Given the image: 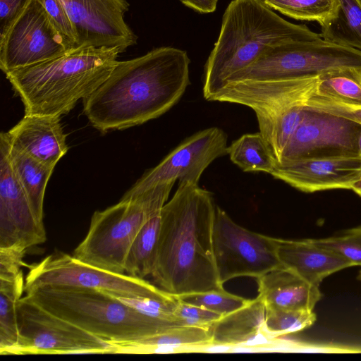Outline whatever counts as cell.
Wrapping results in <instances>:
<instances>
[{
    "instance_id": "cell-1",
    "label": "cell",
    "mask_w": 361,
    "mask_h": 361,
    "mask_svg": "<svg viewBox=\"0 0 361 361\" xmlns=\"http://www.w3.org/2000/svg\"><path fill=\"white\" fill-rule=\"evenodd\" d=\"M190 60L171 47L118 61L104 82L83 99V111L102 133L156 118L172 108L190 84Z\"/></svg>"
},
{
    "instance_id": "cell-2",
    "label": "cell",
    "mask_w": 361,
    "mask_h": 361,
    "mask_svg": "<svg viewBox=\"0 0 361 361\" xmlns=\"http://www.w3.org/2000/svg\"><path fill=\"white\" fill-rule=\"evenodd\" d=\"M216 204L198 184L179 182L161 211V226L152 277L161 289L180 296L222 290L212 248Z\"/></svg>"
},
{
    "instance_id": "cell-3",
    "label": "cell",
    "mask_w": 361,
    "mask_h": 361,
    "mask_svg": "<svg viewBox=\"0 0 361 361\" xmlns=\"http://www.w3.org/2000/svg\"><path fill=\"white\" fill-rule=\"evenodd\" d=\"M118 47H80L6 73L25 114L61 116L92 94L118 63Z\"/></svg>"
},
{
    "instance_id": "cell-4",
    "label": "cell",
    "mask_w": 361,
    "mask_h": 361,
    "mask_svg": "<svg viewBox=\"0 0 361 361\" xmlns=\"http://www.w3.org/2000/svg\"><path fill=\"white\" fill-rule=\"evenodd\" d=\"M321 39L307 26L280 17L264 0H232L204 66L203 96L212 101L229 77L252 63L271 44Z\"/></svg>"
},
{
    "instance_id": "cell-5",
    "label": "cell",
    "mask_w": 361,
    "mask_h": 361,
    "mask_svg": "<svg viewBox=\"0 0 361 361\" xmlns=\"http://www.w3.org/2000/svg\"><path fill=\"white\" fill-rule=\"evenodd\" d=\"M25 295L51 314L108 342L137 340L180 326L102 290L41 287Z\"/></svg>"
},
{
    "instance_id": "cell-6",
    "label": "cell",
    "mask_w": 361,
    "mask_h": 361,
    "mask_svg": "<svg viewBox=\"0 0 361 361\" xmlns=\"http://www.w3.org/2000/svg\"><path fill=\"white\" fill-rule=\"evenodd\" d=\"M175 182L157 185L92 216L87 233L73 257L92 266L125 274L128 250L145 221L161 210Z\"/></svg>"
},
{
    "instance_id": "cell-7",
    "label": "cell",
    "mask_w": 361,
    "mask_h": 361,
    "mask_svg": "<svg viewBox=\"0 0 361 361\" xmlns=\"http://www.w3.org/2000/svg\"><path fill=\"white\" fill-rule=\"evenodd\" d=\"M348 67L361 68V51L323 39L281 42L267 47L252 63L229 77L224 85L244 80L314 78Z\"/></svg>"
},
{
    "instance_id": "cell-8",
    "label": "cell",
    "mask_w": 361,
    "mask_h": 361,
    "mask_svg": "<svg viewBox=\"0 0 361 361\" xmlns=\"http://www.w3.org/2000/svg\"><path fill=\"white\" fill-rule=\"evenodd\" d=\"M41 287L90 288L126 298H159L168 293L144 279L111 272L62 252L29 267L25 293Z\"/></svg>"
},
{
    "instance_id": "cell-9",
    "label": "cell",
    "mask_w": 361,
    "mask_h": 361,
    "mask_svg": "<svg viewBox=\"0 0 361 361\" xmlns=\"http://www.w3.org/2000/svg\"><path fill=\"white\" fill-rule=\"evenodd\" d=\"M212 248L219 281L223 286L238 277L257 279L282 267L273 237L242 227L217 205L212 227Z\"/></svg>"
},
{
    "instance_id": "cell-10",
    "label": "cell",
    "mask_w": 361,
    "mask_h": 361,
    "mask_svg": "<svg viewBox=\"0 0 361 361\" xmlns=\"http://www.w3.org/2000/svg\"><path fill=\"white\" fill-rule=\"evenodd\" d=\"M19 339L10 355L108 353L109 343L47 311L26 295L18 302Z\"/></svg>"
},
{
    "instance_id": "cell-11",
    "label": "cell",
    "mask_w": 361,
    "mask_h": 361,
    "mask_svg": "<svg viewBox=\"0 0 361 361\" xmlns=\"http://www.w3.org/2000/svg\"><path fill=\"white\" fill-rule=\"evenodd\" d=\"M69 51L39 0H30L0 36V68L10 71L43 62Z\"/></svg>"
},
{
    "instance_id": "cell-12",
    "label": "cell",
    "mask_w": 361,
    "mask_h": 361,
    "mask_svg": "<svg viewBox=\"0 0 361 361\" xmlns=\"http://www.w3.org/2000/svg\"><path fill=\"white\" fill-rule=\"evenodd\" d=\"M360 133L358 123L306 104L277 162L360 155Z\"/></svg>"
},
{
    "instance_id": "cell-13",
    "label": "cell",
    "mask_w": 361,
    "mask_h": 361,
    "mask_svg": "<svg viewBox=\"0 0 361 361\" xmlns=\"http://www.w3.org/2000/svg\"><path fill=\"white\" fill-rule=\"evenodd\" d=\"M227 135L222 129L211 127L198 131L145 172L124 195L136 194L176 180L198 184L204 171L216 159L227 154Z\"/></svg>"
},
{
    "instance_id": "cell-14",
    "label": "cell",
    "mask_w": 361,
    "mask_h": 361,
    "mask_svg": "<svg viewBox=\"0 0 361 361\" xmlns=\"http://www.w3.org/2000/svg\"><path fill=\"white\" fill-rule=\"evenodd\" d=\"M74 27L76 48L118 47L121 52L137 43L126 23L127 0H58Z\"/></svg>"
},
{
    "instance_id": "cell-15",
    "label": "cell",
    "mask_w": 361,
    "mask_h": 361,
    "mask_svg": "<svg viewBox=\"0 0 361 361\" xmlns=\"http://www.w3.org/2000/svg\"><path fill=\"white\" fill-rule=\"evenodd\" d=\"M46 240L44 222L37 219L7 157L0 151V248L27 251Z\"/></svg>"
},
{
    "instance_id": "cell-16",
    "label": "cell",
    "mask_w": 361,
    "mask_h": 361,
    "mask_svg": "<svg viewBox=\"0 0 361 361\" xmlns=\"http://www.w3.org/2000/svg\"><path fill=\"white\" fill-rule=\"evenodd\" d=\"M304 192L348 189L361 177V154L279 163L270 173Z\"/></svg>"
},
{
    "instance_id": "cell-17",
    "label": "cell",
    "mask_w": 361,
    "mask_h": 361,
    "mask_svg": "<svg viewBox=\"0 0 361 361\" xmlns=\"http://www.w3.org/2000/svg\"><path fill=\"white\" fill-rule=\"evenodd\" d=\"M17 149L54 168L68 151L60 116L25 114L7 133H1Z\"/></svg>"
},
{
    "instance_id": "cell-18",
    "label": "cell",
    "mask_w": 361,
    "mask_h": 361,
    "mask_svg": "<svg viewBox=\"0 0 361 361\" xmlns=\"http://www.w3.org/2000/svg\"><path fill=\"white\" fill-rule=\"evenodd\" d=\"M25 251L0 248V354L9 355L19 339L18 305L25 292Z\"/></svg>"
},
{
    "instance_id": "cell-19",
    "label": "cell",
    "mask_w": 361,
    "mask_h": 361,
    "mask_svg": "<svg viewBox=\"0 0 361 361\" xmlns=\"http://www.w3.org/2000/svg\"><path fill=\"white\" fill-rule=\"evenodd\" d=\"M274 241L281 266L317 286L331 274L353 267L346 259L312 243L309 238L294 240L274 238Z\"/></svg>"
},
{
    "instance_id": "cell-20",
    "label": "cell",
    "mask_w": 361,
    "mask_h": 361,
    "mask_svg": "<svg viewBox=\"0 0 361 361\" xmlns=\"http://www.w3.org/2000/svg\"><path fill=\"white\" fill-rule=\"evenodd\" d=\"M266 310H313L322 298L319 286L280 267L257 279Z\"/></svg>"
},
{
    "instance_id": "cell-21",
    "label": "cell",
    "mask_w": 361,
    "mask_h": 361,
    "mask_svg": "<svg viewBox=\"0 0 361 361\" xmlns=\"http://www.w3.org/2000/svg\"><path fill=\"white\" fill-rule=\"evenodd\" d=\"M109 343L108 353L149 354L212 347V336L210 327L180 326L137 340Z\"/></svg>"
},
{
    "instance_id": "cell-22",
    "label": "cell",
    "mask_w": 361,
    "mask_h": 361,
    "mask_svg": "<svg viewBox=\"0 0 361 361\" xmlns=\"http://www.w3.org/2000/svg\"><path fill=\"white\" fill-rule=\"evenodd\" d=\"M265 305L257 296L243 306L222 316L210 326L212 347L245 345L264 335Z\"/></svg>"
},
{
    "instance_id": "cell-23",
    "label": "cell",
    "mask_w": 361,
    "mask_h": 361,
    "mask_svg": "<svg viewBox=\"0 0 361 361\" xmlns=\"http://www.w3.org/2000/svg\"><path fill=\"white\" fill-rule=\"evenodd\" d=\"M0 151L26 194L37 219L43 222V203L46 187L54 168L47 166L17 149L1 133Z\"/></svg>"
},
{
    "instance_id": "cell-24",
    "label": "cell",
    "mask_w": 361,
    "mask_h": 361,
    "mask_svg": "<svg viewBox=\"0 0 361 361\" xmlns=\"http://www.w3.org/2000/svg\"><path fill=\"white\" fill-rule=\"evenodd\" d=\"M319 23L324 40L361 51V0H336L331 13Z\"/></svg>"
},
{
    "instance_id": "cell-25",
    "label": "cell",
    "mask_w": 361,
    "mask_h": 361,
    "mask_svg": "<svg viewBox=\"0 0 361 361\" xmlns=\"http://www.w3.org/2000/svg\"><path fill=\"white\" fill-rule=\"evenodd\" d=\"M161 211L145 221L134 238L126 258L125 274L141 279L152 275L160 232Z\"/></svg>"
},
{
    "instance_id": "cell-26",
    "label": "cell",
    "mask_w": 361,
    "mask_h": 361,
    "mask_svg": "<svg viewBox=\"0 0 361 361\" xmlns=\"http://www.w3.org/2000/svg\"><path fill=\"white\" fill-rule=\"evenodd\" d=\"M231 161L245 172L271 173L276 160L259 133L244 134L227 148Z\"/></svg>"
},
{
    "instance_id": "cell-27",
    "label": "cell",
    "mask_w": 361,
    "mask_h": 361,
    "mask_svg": "<svg viewBox=\"0 0 361 361\" xmlns=\"http://www.w3.org/2000/svg\"><path fill=\"white\" fill-rule=\"evenodd\" d=\"M314 94L347 104L361 105V68H341L319 75Z\"/></svg>"
},
{
    "instance_id": "cell-28",
    "label": "cell",
    "mask_w": 361,
    "mask_h": 361,
    "mask_svg": "<svg viewBox=\"0 0 361 361\" xmlns=\"http://www.w3.org/2000/svg\"><path fill=\"white\" fill-rule=\"evenodd\" d=\"M316 319L313 310H266L264 332L271 338L295 333L311 326Z\"/></svg>"
},
{
    "instance_id": "cell-29",
    "label": "cell",
    "mask_w": 361,
    "mask_h": 361,
    "mask_svg": "<svg viewBox=\"0 0 361 361\" xmlns=\"http://www.w3.org/2000/svg\"><path fill=\"white\" fill-rule=\"evenodd\" d=\"M273 10L290 18L320 23L333 11L336 0H264Z\"/></svg>"
},
{
    "instance_id": "cell-30",
    "label": "cell",
    "mask_w": 361,
    "mask_h": 361,
    "mask_svg": "<svg viewBox=\"0 0 361 361\" xmlns=\"http://www.w3.org/2000/svg\"><path fill=\"white\" fill-rule=\"evenodd\" d=\"M309 240L312 243L341 256L351 263L353 267H361V226L332 236Z\"/></svg>"
},
{
    "instance_id": "cell-31",
    "label": "cell",
    "mask_w": 361,
    "mask_h": 361,
    "mask_svg": "<svg viewBox=\"0 0 361 361\" xmlns=\"http://www.w3.org/2000/svg\"><path fill=\"white\" fill-rule=\"evenodd\" d=\"M176 297L183 302L207 308L221 316L243 307L250 300L228 293L224 289L191 293Z\"/></svg>"
},
{
    "instance_id": "cell-32",
    "label": "cell",
    "mask_w": 361,
    "mask_h": 361,
    "mask_svg": "<svg viewBox=\"0 0 361 361\" xmlns=\"http://www.w3.org/2000/svg\"><path fill=\"white\" fill-rule=\"evenodd\" d=\"M53 25L60 34L68 50L76 49V34L64 8L58 0H39Z\"/></svg>"
},
{
    "instance_id": "cell-33",
    "label": "cell",
    "mask_w": 361,
    "mask_h": 361,
    "mask_svg": "<svg viewBox=\"0 0 361 361\" xmlns=\"http://www.w3.org/2000/svg\"><path fill=\"white\" fill-rule=\"evenodd\" d=\"M178 300L176 316L180 326L210 327L222 317L207 308Z\"/></svg>"
},
{
    "instance_id": "cell-34",
    "label": "cell",
    "mask_w": 361,
    "mask_h": 361,
    "mask_svg": "<svg viewBox=\"0 0 361 361\" xmlns=\"http://www.w3.org/2000/svg\"><path fill=\"white\" fill-rule=\"evenodd\" d=\"M307 105L336 116L353 121L361 125V105L347 104L313 94Z\"/></svg>"
},
{
    "instance_id": "cell-35",
    "label": "cell",
    "mask_w": 361,
    "mask_h": 361,
    "mask_svg": "<svg viewBox=\"0 0 361 361\" xmlns=\"http://www.w3.org/2000/svg\"><path fill=\"white\" fill-rule=\"evenodd\" d=\"M30 0H0V36L21 13Z\"/></svg>"
},
{
    "instance_id": "cell-36",
    "label": "cell",
    "mask_w": 361,
    "mask_h": 361,
    "mask_svg": "<svg viewBox=\"0 0 361 361\" xmlns=\"http://www.w3.org/2000/svg\"><path fill=\"white\" fill-rule=\"evenodd\" d=\"M185 6L200 13H209L214 12L217 6L218 0H179Z\"/></svg>"
},
{
    "instance_id": "cell-37",
    "label": "cell",
    "mask_w": 361,
    "mask_h": 361,
    "mask_svg": "<svg viewBox=\"0 0 361 361\" xmlns=\"http://www.w3.org/2000/svg\"><path fill=\"white\" fill-rule=\"evenodd\" d=\"M351 190L361 197V177L352 185Z\"/></svg>"
},
{
    "instance_id": "cell-38",
    "label": "cell",
    "mask_w": 361,
    "mask_h": 361,
    "mask_svg": "<svg viewBox=\"0 0 361 361\" xmlns=\"http://www.w3.org/2000/svg\"><path fill=\"white\" fill-rule=\"evenodd\" d=\"M358 145H359L360 150L361 151V133L360 134L359 139H358Z\"/></svg>"
},
{
    "instance_id": "cell-39",
    "label": "cell",
    "mask_w": 361,
    "mask_h": 361,
    "mask_svg": "<svg viewBox=\"0 0 361 361\" xmlns=\"http://www.w3.org/2000/svg\"><path fill=\"white\" fill-rule=\"evenodd\" d=\"M357 279L361 281V269L360 270L358 275H357Z\"/></svg>"
}]
</instances>
